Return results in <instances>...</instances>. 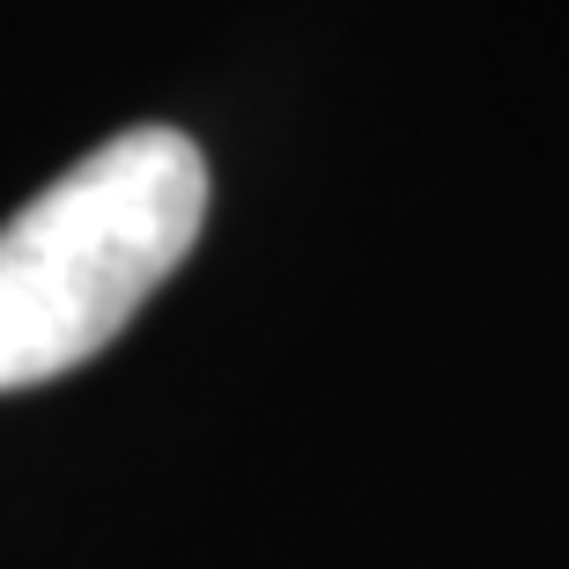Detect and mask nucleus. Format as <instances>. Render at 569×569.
Listing matches in <instances>:
<instances>
[{"label":"nucleus","mask_w":569,"mask_h":569,"mask_svg":"<svg viewBox=\"0 0 569 569\" xmlns=\"http://www.w3.org/2000/svg\"><path fill=\"white\" fill-rule=\"evenodd\" d=\"M208 222V156L178 127L89 148L0 222V392L82 370L186 267Z\"/></svg>","instance_id":"obj_1"}]
</instances>
